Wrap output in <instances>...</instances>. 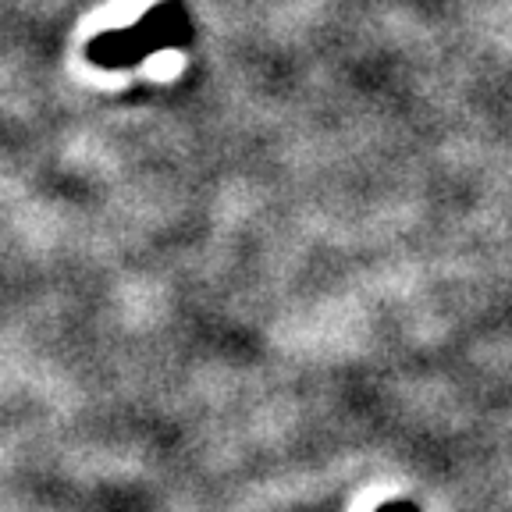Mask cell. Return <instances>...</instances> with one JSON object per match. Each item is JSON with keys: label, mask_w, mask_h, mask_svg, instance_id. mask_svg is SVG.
<instances>
[{"label": "cell", "mask_w": 512, "mask_h": 512, "mask_svg": "<svg viewBox=\"0 0 512 512\" xmlns=\"http://www.w3.org/2000/svg\"><path fill=\"white\" fill-rule=\"evenodd\" d=\"M381 512H416V509L409 502H392V505H384Z\"/></svg>", "instance_id": "6da1fadb"}]
</instances>
